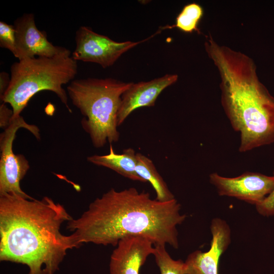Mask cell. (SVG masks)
Wrapping results in <instances>:
<instances>
[{"instance_id":"18","label":"cell","mask_w":274,"mask_h":274,"mask_svg":"<svg viewBox=\"0 0 274 274\" xmlns=\"http://www.w3.org/2000/svg\"><path fill=\"white\" fill-rule=\"evenodd\" d=\"M256 208L259 214L262 216H274V189L262 202L256 206Z\"/></svg>"},{"instance_id":"8","label":"cell","mask_w":274,"mask_h":274,"mask_svg":"<svg viewBox=\"0 0 274 274\" xmlns=\"http://www.w3.org/2000/svg\"><path fill=\"white\" fill-rule=\"evenodd\" d=\"M209 178L220 195L235 197L255 206L274 189V176L259 173L247 172L234 178L213 173Z\"/></svg>"},{"instance_id":"12","label":"cell","mask_w":274,"mask_h":274,"mask_svg":"<svg viewBox=\"0 0 274 274\" xmlns=\"http://www.w3.org/2000/svg\"><path fill=\"white\" fill-rule=\"evenodd\" d=\"M178 79L177 75L167 74L149 81L132 83L121 96L117 115L118 126L135 110L153 106L162 91L176 82Z\"/></svg>"},{"instance_id":"16","label":"cell","mask_w":274,"mask_h":274,"mask_svg":"<svg viewBox=\"0 0 274 274\" xmlns=\"http://www.w3.org/2000/svg\"><path fill=\"white\" fill-rule=\"evenodd\" d=\"M165 246H154L153 255L160 274H185V263L181 260H174L168 253Z\"/></svg>"},{"instance_id":"3","label":"cell","mask_w":274,"mask_h":274,"mask_svg":"<svg viewBox=\"0 0 274 274\" xmlns=\"http://www.w3.org/2000/svg\"><path fill=\"white\" fill-rule=\"evenodd\" d=\"M204 48L219 74L223 108L240 134L239 152L274 143V96L259 80L253 60L219 44L211 34Z\"/></svg>"},{"instance_id":"4","label":"cell","mask_w":274,"mask_h":274,"mask_svg":"<svg viewBox=\"0 0 274 274\" xmlns=\"http://www.w3.org/2000/svg\"><path fill=\"white\" fill-rule=\"evenodd\" d=\"M10 82L2 102L9 104L13 110L12 119L21 112L36 93L49 90L55 93L69 112L67 93L63 85L74 80L78 72L77 61L64 48L52 57H35L19 60L10 68Z\"/></svg>"},{"instance_id":"11","label":"cell","mask_w":274,"mask_h":274,"mask_svg":"<svg viewBox=\"0 0 274 274\" xmlns=\"http://www.w3.org/2000/svg\"><path fill=\"white\" fill-rule=\"evenodd\" d=\"M110 257V274H140L147 258L153 255L152 241L142 236H128L121 239Z\"/></svg>"},{"instance_id":"6","label":"cell","mask_w":274,"mask_h":274,"mask_svg":"<svg viewBox=\"0 0 274 274\" xmlns=\"http://www.w3.org/2000/svg\"><path fill=\"white\" fill-rule=\"evenodd\" d=\"M24 128L40 139V130L34 125L27 123L19 116L12 119L10 125L0 136V194L13 193L28 199L31 197L21 188L20 182L29 169L26 158L22 154H15L13 151V143L17 130Z\"/></svg>"},{"instance_id":"13","label":"cell","mask_w":274,"mask_h":274,"mask_svg":"<svg viewBox=\"0 0 274 274\" xmlns=\"http://www.w3.org/2000/svg\"><path fill=\"white\" fill-rule=\"evenodd\" d=\"M87 160L96 165L110 168L131 180L146 183L136 172V153L132 148L125 149L122 153L117 154L110 144L108 154L90 156Z\"/></svg>"},{"instance_id":"1","label":"cell","mask_w":274,"mask_h":274,"mask_svg":"<svg viewBox=\"0 0 274 274\" xmlns=\"http://www.w3.org/2000/svg\"><path fill=\"white\" fill-rule=\"evenodd\" d=\"M175 198L168 201L152 199L149 192L130 187L111 189L90 203L78 218L67 223L78 248L83 243L117 246L128 236H142L154 246L179 248L178 225L186 216Z\"/></svg>"},{"instance_id":"15","label":"cell","mask_w":274,"mask_h":274,"mask_svg":"<svg viewBox=\"0 0 274 274\" xmlns=\"http://www.w3.org/2000/svg\"><path fill=\"white\" fill-rule=\"evenodd\" d=\"M203 9L196 3H191L184 6L176 19V23L171 26L162 27V29L177 28L186 33L196 32L200 33L199 23L203 16Z\"/></svg>"},{"instance_id":"20","label":"cell","mask_w":274,"mask_h":274,"mask_svg":"<svg viewBox=\"0 0 274 274\" xmlns=\"http://www.w3.org/2000/svg\"><path fill=\"white\" fill-rule=\"evenodd\" d=\"M10 82V77L8 73L2 72L0 73V98L7 89Z\"/></svg>"},{"instance_id":"10","label":"cell","mask_w":274,"mask_h":274,"mask_svg":"<svg viewBox=\"0 0 274 274\" xmlns=\"http://www.w3.org/2000/svg\"><path fill=\"white\" fill-rule=\"evenodd\" d=\"M212 239L207 252L195 251L187 257L185 263V274H219L220 257L231 241V231L227 223L220 218H214L211 224Z\"/></svg>"},{"instance_id":"17","label":"cell","mask_w":274,"mask_h":274,"mask_svg":"<svg viewBox=\"0 0 274 274\" xmlns=\"http://www.w3.org/2000/svg\"><path fill=\"white\" fill-rule=\"evenodd\" d=\"M0 46L8 49L14 55L16 50L15 29L13 25L0 21Z\"/></svg>"},{"instance_id":"5","label":"cell","mask_w":274,"mask_h":274,"mask_svg":"<svg viewBox=\"0 0 274 274\" xmlns=\"http://www.w3.org/2000/svg\"><path fill=\"white\" fill-rule=\"evenodd\" d=\"M132 84L113 78H87L74 80L68 85L67 93L83 116L82 127L95 148L118 141L121 96Z\"/></svg>"},{"instance_id":"9","label":"cell","mask_w":274,"mask_h":274,"mask_svg":"<svg viewBox=\"0 0 274 274\" xmlns=\"http://www.w3.org/2000/svg\"><path fill=\"white\" fill-rule=\"evenodd\" d=\"M13 26L15 29L16 50L14 56L18 60L35 57H52L64 47L53 45L46 33L38 29L32 13H26L16 19Z\"/></svg>"},{"instance_id":"14","label":"cell","mask_w":274,"mask_h":274,"mask_svg":"<svg viewBox=\"0 0 274 274\" xmlns=\"http://www.w3.org/2000/svg\"><path fill=\"white\" fill-rule=\"evenodd\" d=\"M135 170L139 177L146 183L148 182L151 184L156 192L157 200L168 201L175 198L149 158L140 153H136Z\"/></svg>"},{"instance_id":"7","label":"cell","mask_w":274,"mask_h":274,"mask_svg":"<svg viewBox=\"0 0 274 274\" xmlns=\"http://www.w3.org/2000/svg\"><path fill=\"white\" fill-rule=\"evenodd\" d=\"M155 34L141 41L117 42L93 31L87 26H82L76 32V48L72 56L77 61L93 62L103 68L108 67L113 65L124 53Z\"/></svg>"},{"instance_id":"2","label":"cell","mask_w":274,"mask_h":274,"mask_svg":"<svg viewBox=\"0 0 274 274\" xmlns=\"http://www.w3.org/2000/svg\"><path fill=\"white\" fill-rule=\"evenodd\" d=\"M72 219L47 196L0 194V260L25 265L28 274H55L67 251L77 248L72 234L60 231Z\"/></svg>"},{"instance_id":"19","label":"cell","mask_w":274,"mask_h":274,"mask_svg":"<svg viewBox=\"0 0 274 274\" xmlns=\"http://www.w3.org/2000/svg\"><path fill=\"white\" fill-rule=\"evenodd\" d=\"M13 117V110L9 109L6 103L0 106V126L5 129L10 124Z\"/></svg>"}]
</instances>
